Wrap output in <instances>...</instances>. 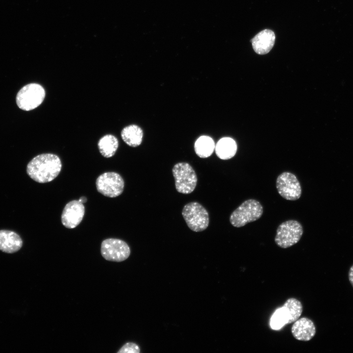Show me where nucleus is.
<instances>
[{"instance_id":"20e7f679","label":"nucleus","mask_w":353,"mask_h":353,"mask_svg":"<svg viewBox=\"0 0 353 353\" xmlns=\"http://www.w3.org/2000/svg\"><path fill=\"white\" fill-rule=\"evenodd\" d=\"M182 215L188 227L193 231H202L208 226V212L197 202H191L185 205Z\"/></svg>"},{"instance_id":"ddd939ff","label":"nucleus","mask_w":353,"mask_h":353,"mask_svg":"<svg viewBox=\"0 0 353 353\" xmlns=\"http://www.w3.org/2000/svg\"><path fill=\"white\" fill-rule=\"evenodd\" d=\"M23 246V241L15 232L8 230H0V250L4 252L12 253L18 251Z\"/></svg>"},{"instance_id":"4468645a","label":"nucleus","mask_w":353,"mask_h":353,"mask_svg":"<svg viewBox=\"0 0 353 353\" xmlns=\"http://www.w3.org/2000/svg\"><path fill=\"white\" fill-rule=\"evenodd\" d=\"M279 308L286 325L295 322L300 318L303 312L302 303L294 298L287 300Z\"/></svg>"},{"instance_id":"4be33fe9","label":"nucleus","mask_w":353,"mask_h":353,"mask_svg":"<svg viewBox=\"0 0 353 353\" xmlns=\"http://www.w3.org/2000/svg\"><path fill=\"white\" fill-rule=\"evenodd\" d=\"M78 200L82 203H84L86 202L87 199L85 197H81V198H80V199Z\"/></svg>"},{"instance_id":"0eeeda50","label":"nucleus","mask_w":353,"mask_h":353,"mask_svg":"<svg viewBox=\"0 0 353 353\" xmlns=\"http://www.w3.org/2000/svg\"><path fill=\"white\" fill-rule=\"evenodd\" d=\"M124 184L122 177L113 172L103 173L96 181L97 191L103 196L110 198L120 195L124 191Z\"/></svg>"},{"instance_id":"2eb2a0df","label":"nucleus","mask_w":353,"mask_h":353,"mask_svg":"<svg viewBox=\"0 0 353 353\" xmlns=\"http://www.w3.org/2000/svg\"><path fill=\"white\" fill-rule=\"evenodd\" d=\"M215 150L219 158L227 160L231 158L236 154L237 145L233 139L224 137L220 139L216 143Z\"/></svg>"},{"instance_id":"6e6552de","label":"nucleus","mask_w":353,"mask_h":353,"mask_svg":"<svg viewBox=\"0 0 353 353\" xmlns=\"http://www.w3.org/2000/svg\"><path fill=\"white\" fill-rule=\"evenodd\" d=\"M276 188L278 194L287 200L296 201L301 196L300 183L296 176L290 172H283L277 176Z\"/></svg>"},{"instance_id":"f03ea898","label":"nucleus","mask_w":353,"mask_h":353,"mask_svg":"<svg viewBox=\"0 0 353 353\" xmlns=\"http://www.w3.org/2000/svg\"><path fill=\"white\" fill-rule=\"evenodd\" d=\"M263 212V206L259 202L254 199H249L232 212L229 221L233 227H240L259 219Z\"/></svg>"},{"instance_id":"f257e3e1","label":"nucleus","mask_w":353,"mask_h":353,"mask_svg":"<svg viewBox=\"0 0 353 353\" xmlns=\"http://www.w3.org/2000/svg\"><path fill=\"white\" fill-rule=\"evenodd\" d=\"M61 168V162L57 155L43 153L30 161L26 166V173L33 180L44 183L55 179L59 174Z\"/></svg>"},{"instance_id":"f8f14e48","label":"nucleus","mask_w":353,"mask_h":353,"mask_svg":"<svg viewBox=\"0 0 353 353\" xmlns=\"http://www.w3.org/2000/svg\"><path fill=\"white\" fill-rule=\"evenodd\" d=\"M275 38L272 30L267 29L262 30L251 40L254 50L259 54L268 53L274 45Z\"/></svg>"},{"instance_id":"f3484780","label":"nucleus","mask_w":353,"mask_h":353,"mask_svg":"<svg viewBox=\"0 0 353 353\" xmlns=\"http://www.w3.org/2000/svg\"><path fill=\"white\" fill-rule=\"evenodd\" d=\"M215 144L213 139L208 136L203 135L199 137L194 144L196 154L201 158H207L213 152Z\"/></svg>"},{"instance_id":"7ed1b4c3","label":"nucleus","mask_w":353,"mask_h":353,"mask_svg":"<svg viewBox=\"0 0 353 353\" xmlns=\"http://www.w3.org/2000/svg\"><path fill=\"white\" fill-rule=\"evenodd\" d=\"M45 91L40 84H28L23 87L16 96L18 106L25 111L33 110L39 106L45 97Z\"/></svg>"},{"instance_id":"9b49d317","label":"nucleus","mask_w":353,"mask_h":353,"mask_svg":"<svg viewBox=\"0 0 353 353\" xmlns=\"http://www.w3.org/2000/svg\"><path fill=\"white\" fill-rule=\"evenodd\" d=\"M316 327L313 322L306 317L296 320L291 328L294 337L300 341H308L315 336Z\"/></svg>"},{"instance_id":"1a4fd4ad","label":"nucleus","mask_w":353,"mask_h":353,"mask_svg":"<svg viewBox=\"0 0 353 353\" xmlns=\"http://www.w3.org/2000/svg\"><path fill=\"white\" fill-rule=\"evenodd\" d=\"M101 252L102 257L106 260L121 262L129 257L130 250L124 241L116 238H108L102 242Z\"/></svg>"},{"instance_id":"aec40b11","label":"nucleus","mask_w":353,"mask_h":353,"mask_svg":"<svg viewBox=\"0 0 353 353\" xmlns=\"http://www.w3.org/2000/svg\"><path fill=\"white\" fill-rule=\"evenodd\" d=\"M140 351V348L137 344L128 342L125 344L117 353H139Z\"/></svg>"},{"instance_id":"9d476101","label":"nucleus","mask_w":353,"mask_h":353,"mask_svg":"<svg viewBox=\"0 0 353 353\" xmlns=\"http://www.w3.org/2000/svg\"><path fill=\"white\" fill-rule=\"evenodd\" d=\"M85 213L83 203L73 200L65 206L61 215V222L68 228H74L81 222Z\"/></svg>"},{"instance_id":"a211bd4d","label":"nucleus","mask_w":353,"mask_h":353,"mask_svg":"<svg viewBox=\"0 0 353 353\" xmlns=\"http://www.w3.org/2000/svg\"><path fill=\"white\" fill-rule=\"evenodd\" d=\"M98 145L101 154L105 157L109 158L115 154L119 142L115 136L107 134L100 139Z\"/></svg>"},{"instance_id":"412c9836","label":"nucleus","mask_w":353,"mask_h":353,"mask_svg":"<svg viewBox=\"0 0 353 353\" xmlns=\"http://www.w3.org/2000/svg\"><path fill=\"white\" fill-rule=\"evenodd\" d=\"M348 276L349 281L353 287V265L349 269Z\"/></svg>"},{"instance_id":"423d86ee","label":"nucleus","mask_w":353,"mask_h":353,"mask_svg":"<svg viewBox=\"0 0 353 353\" xmlns=\"http://www.w3.org/2000/svg\"><path fill=\"white\" fill-rule=\"evenodd\" d=\"M303 234V228L298 221L294 220L286 221L277 227L275 241L283 249L288 248L297 243Z\"/></svg>"},{"instance_id":"39448f33","label":"nucleus","mask_w":353,"mask_h":353,"mask_svg":"<svg viewBox=\"0 0 353 353\" xmlns=\"http://www.w3.org/2000/svg\"><path fill=\"white\" fill-rule=\"evenodd\" d=\"M175 180V186L179 193L188 194L192 193L197 185V177L192 166L186 162H179L172 169Z\"/></svg>"},{"instance_id":"dca6fc26","label":"nucleus","mask_w":353,"mask_h":353,"mask_svg":"<svg viewBox=\"0 0 353 353\" xmlns=\"http://www.w3.org/2000/svg\"><path fill=\"white\" fill-rule=\"evenodd\" d=\"M121 137L127 145L132 147H136L142 143L143 131L138 126L131 125L122 129Z\"/></svg>"},{"instance_id":"6ab92c4d","label":"nucleus","mask_w":353,"mask_h":353,"mask_svg":"<svg viewBox=\"0 0 353 353\" xmlns=\"http://www.w3.org/2000/svg\"><path fill=\"white\" fill-rule=\"evenodd\" d=\"M270 325L271 328L275 330L279 329L286 325L279 308L277 309L272 316Z\"/></svg>"}]
</instances>
